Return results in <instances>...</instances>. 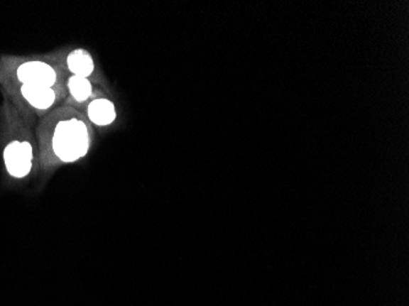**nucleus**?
<instances>
[{
	"mask_svg": "<svg viewBox=\"0 0 409 306\" xmlns=\"http://www.w3.org/2000/svg\"><path fill=\"white\" fill-rule=\"evenodd\" d=\"M89 147V129L84 121L72 118L59 121L53 136V151L62 162L82 158Z\"/></svg>",
	"mask_w": 409,
	"mask_h": 306,
	"instance_id": "1",
	"label": "nucleus"
},
{
	"mask_svg": "<svg viewBox=\"0 0 409 306\" xmlns=\"http://www.w3.org/2000/svg\"><path fill=\"white\" fill-rule=\"evenodd\" d=\"M32 146L30 142H10L4 150V162L8 173L15 177H26L32 169Z\"/></svg>",
	"mask_w": 409,
	"mask_h": 306,
	"instance_id": "2",
	"label": "nucleus"
},
{
	"mask_svg": "<svg viewBox=\"0 0 409 306\" xmlns=\"http://www.w3.org/2000/svg\"><path fill=\"white\" fill-rule=\"evenodd\" d=\"M18 79L23 84L50 87L55 84L57 74L53 67L43 62H23L18 69Z\"/></svg>",
	"mask_w": 409,
	"mask_h": 306,
	"instance_id": "3",
	"label": "nucleus"
},
{
	"mask_svg": "<svg viewBox=\"0 0 409 306\" xmlns=\"http://www.w3.org/2000/svg\"><path fill=\"white\" fill-rule=\"evenodd\" d=\"M21 94L27 102L40 111L48 109L49 106H53L54 101H55V92L50 87L23 84Z\"/></svg>",
	"mask_w": 409,
	"mask_h": 306,
	"instance_id": "4",
	"label": "nucleus"
},
{
	"mask_svg": "<svg viewBox=\"0 0 409 306\" xmlns=\"http://www.w3.org/2000/svg\"><path fill=\"white\" fill-rule=\"evenodd\" d=\"M87 114L89 118L94 124L99 125V126H106L109 125L116 120V111L114 108V104L101 98V99H94L92 102L89 103V108H87Z\"/></svg>",
	"mask_w": 409,
	"mask_h": 306,
	"instance_id": "5",
	"label": "nucleus"
},
{
	"mask_svg": "<svg viewBox=\"0 0 409 306\" xmlns=\"http://www.w3.org/2000/svg\"><path fill=\"white\" fill-rule=\"evenodd\" d=\"M67 67L75 76L87 79L94 72V59L84 49H76L67 57Z\"/></svg>",
	"mask_w": 409,
	"mask_h": 306,
	"instance_id": "6",
	"label": "nucleus"
},
{
	"mask_svg": "<svg viewBox=\"0 0 409 306\" xmlns=\"http://www.w3.org/2000/svg\"><path fill=\"white\" fill-rule=\"evenodd\" d=\"M67 87L72 97L75 98L77 102H84L92 94V84L89 79H84L80 76L72 75L69 79Z\"/></svg>",
	"mask_w": 409,
	"mask_h": 306,
	"instance_id": "7",
	"label": "nucleus"
}]
</instances>
